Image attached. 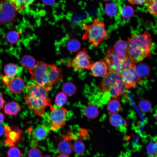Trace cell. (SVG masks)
<instances>
[{"instance_id":"cell-35","label":"cell","mask_w":157,"mask_h":157,"mask_svg":"<svg viewBox=\"0 0 157 157\" xmlns=\"http://www.w3.org/2000/svg\"><path fill=\"white\" fill-rule=\"evenodd\" d=\"M7 154L8 157H21L22 155L19 149L16 147H12L8 150Z\"/></svg>"},{"instance_id":"cell-11","label":"cell","mask_w":157,"mask_h":157,"mask_svg":"<svg viewBox=\"0 0 157 157\" xmlns=\"http://www.w3.org/2000/svg\"><path fill=\"white\" fill-rule=\"evenodd\" d=\"M90 70L92 75L95 77H104L108 72V67L104 61L94 62Z\"/></svg>"},{"instance_id":"cell-20","label":"cell","mask_w":157,"mask_h":157,"mask_svg":"<svg viewBox=\"0 0 157 157\" xmlns=\"http://www.w3.org/2000/svg\"><path fill=\"white\" fill-rule=\"evenodd\" d=\"M135 68L137 75L141 78L148 77L150 74V68L147 64L140 63L135 65Z\"/></svg>"},{"instance_id":"cell-19","label":"cell","mask_w":157,"mask_h":157,"mask_svg":"<svg viewBox=\"0 0 157 157\" xmlns=\"http://www.w3.org/2000/svg\"><path fill=\"white\" fill-rule=\"evenodd\" d=\"M21 108L17 102L13 101L7 104L4 108L5 113L10 115H14L20 111Z\"/></svg>"},{"instance_id":"cell-4","label":"cell","mask_w":157,"mask_h":157,"mask_svg":"<svg viewBox=\"0 0 157 157\" xmlns=\"http://www.w3.org/2000/svg\"><path fill=\"white\" fill-rule=\"evenodd\" d=\"M83 26L85 32L83 35L82 39L87 40L95 47L99 45L106 36L104 23L97 19H94L90 24H83Z\"/></svg>"},{"instance_id":"cell-5","label":"cell","mask_w":157,"mask_h":157,"mask_svg":"<svg viewBox=\"0 0 157 157\" xmlns=\"http://www.w3.org/2000/svg\"><path fill=\"white\" fill-rule=\"evenodd\" d=\"M50 111L44 115L45 122L44 124L47 126L50 130L55 131L64 126L67 116V110L63 107L55 106H50Z\"/></svg>"},{"instance_id":"cell-45","label":"cell","mask_w":157,"mask_h":157,"mask_svg":"<svg viewBox=\"0 0 157 157\" xmlns=\"http://www.w3.org/2000/svg\"><path fill=\"white\" fill-rule=\"evenodd\" d=\"M103 1L105 2H108L111 1L112 0H102Z\"/></svg>"},{"instance_id":"cell-22","label":"cell","mask_w":157,"mask_h":157,"mask_svg":"<svg viewBox=\"0 0 157 157\" xmlns=\"http://www.w3.org/2000/svg\"><path fill=\"white\" fill-rule=\"evenodd\" d=\"M107 108L112 114L117 113L120 110L121 105L117 98H111L108 104Z\"/></svg>"},{"instance_id":"cell-10","label":"cell","mask_w":157,"mask_h":157,"mask_svg":"<svg viewBox=\"0 0 157 157\" xmlns=\"http://www.w3.org/2000/svg\"><path fill=\"white\" fill-rule=\"evenodd\" d=\"M123 81L121 74L108 71V73L104 77L99 85V88L102 93L110 87Z\"/></svg>"},{"instance_id":"cell-17","label":"cell","mask_w":157,"mask_h":157,"mask_svg":"<svg viewBox=\"0 0 157 157\" xmlns=\"http://www.w3.org/2000/svg\"><path fill=\"white\" fill-rule=\"evenodd\" d=\"M109 121L111 124L116 127H126L127 125L126 120L117 113L112 114L110 116Z\"/></svg>"},{"instance_id":"cell-46","label":"cell","mask_w":157,"mask_h":157,"mask_svg":"<svg viewBox=\"0 0 157 157\" xmlns=\"http://www.w3.org/2000/svg\"><path fill=\"white\" fill-rule=\"evenodd\" d=\"M148 157H153V156H150Z\"/></svg>"},{"instance_id":"cell-13","label":"cell","mask_w":157,"mask_h":157,"mask_svg":"<svg viewBox=\"0 0 157 157\" xmlns=\"http://www.w3.org/2000/svg\"><path fill=\"white\" fill-rule=\"evenodd\" d=\"M50 130L44 124L38 125L33 129L32 133V138L36 141H40L45 139L48 136Z\"/></svg>"},{"instance_id":"cell-32","label":"cell","mask_w":157,"mask_h":157,"mask_svg":"<svg viewBox=\"0 0 157 157\" xmlns=\"http://www.w3.org/2000/svg\"><path fill=\"white\" fill-rule=\"evenodd\" d=\"M85 149V145L83 142L80 140L75 141L72 145V149L74 152L78 154H81L83 153Z\"/></svg>"},{"instance_id":"cell-6","label":"cell","mask_w":157,"mask_h":157,"mask_svg":"<svg viewBox=\"0 0 157 157\" xmlns=\"http://www.w3.org/2000/svg\"><path fill=\"white\" fill-rule=\"evenodd\" d=\"M31 75V78L39 85L48 91L52 85L50 64L42 61H38L35 66L28 71Z\"/></svg>"},{"instance_id":"cell-42","label":"cell","mask_w":157,"mask_h":157,"mask_svg":"<svg viewBox=\"0 0 157 157\" xmlns=\"http://www.w3.org/2000/svg\"><path fill=\"white\" fill-rule=\"evenodd\" d=\"M4 117L3 114L0 112V124L4 120Z\"/></svg>"},{"instance_id":"cell-40","label":"cell","mask_w":157,"mask_h":157,"mask_svg":"<svg viewBox=\"0 0 157 157\" xmlns=\"http://www.w3.org/2000/svg\"><path fill=\"white\" fill-rule=\"evenodd\" d=\"M1 79L4 85H8L9 82V78L7 76H2Z\"/></svg>"},{"instance_id":"cell-12","label":"cell","mask_w":157,"mask_h":157,"mask_svg":"<svg viewBox=\"0 0 157 157\" xmlns=\"http://www.w3.org/2000/svg\"><path fill=\"white\" fill-rule=\"evenodd\" d=\"M4 133L7 137L6 142L8 145L12 146L19 138L20 130L16 127L14 130H12L10 127L7 126H4Z\"/></svg>"},{"instance_id":"cell-30","label":"cell","mask_w":157,"mask_h":157,"mask_svg":"<svg viewBox=\"0 0 157 157\" xmlns=\"http://www.w3.org/2000/svg\"><path fill=\"white\" fill-rule=\"evenodd\" d=\"M62 90L63 92L66 95L71 96L75 93L76 87L72 83H67L63 86Z\"/></svg>"},{"instance_id":"cell-38","label":"cell","mask_w":157,"mask_h":157,"mask_svg":"<svg viewBox=\"0 0 157 157\" xmlns=\"http://www.w3.org/2000/svg\"><path fill=\"white\" fill-rule=\"evenodd\" d=\"M43 4L47 6H50L53 4L56 0H42Z\"/></svg>"},{"instance_id":"cell-16","label":"cell","mask_w":157,"mask_h":157,"mask_svg":"<svg viewBox=\"0 0 157 157\" xmlns=\"http://www.w3.org/2000/svg\"><path fill=\"white\" fill-rule=\"evenodd\" d=\"M59 151L62 154L69 155L72 151V145L67 140L64 139L60 141L57 145Z\"/></svg>"},{"instance_id":"cell-36","label":"cell","mask_w":157,"mask_h":157,"mask_svg":"<svg viewBox=\"0 0 157 157\" xmlns=\"http://www.w3.org/2000/svg\"><path fill=\"white\" fill-rule=\"evenodd\" d=\"M28 157H42V154L39 149L34 148L29 151Z\"/></svg>"},{"instance_id":"cell-41","label":"cell","mask_w":157,"mask_h":157,"mask_svg":"<svg viewBox=\"0 0 157 157\" xmlns=\"http://www.w3.org/2000/svg\"><path fill=\"white\" fill-rule=\"evenodd\" d=\"M4 133V127L0 125V136L2 135Z\"/></svg>"},{"instance_id":"cell-37","label":"cell","mask_w":157,"mask_h":157,"mask_svg":"<svg viewBox=\"0 0 157 157\" xmlns=\"http://www.w3.org/2000/svg\"><path fill=\"white\" fill-rule=\"evenodd\" d=\"M147 0H128L132 4L141 5L145 2Z\"/></svg>"},{"instance_id":"cell-25","label":"cell","mask_w":157,"mask_h":157,"mask_svg":"<svg viewBox=\"0 0 157 157\" xmlns=\"http://www.w3.org/2000/svg\"><path fill=\"white\" fill-rule=\"evenodd\" d=\"M133 8L129 6H125L120 10V14L122 17L124 19H128L132 17L134 15Z\"/></svg>"},{"instance_id":"cell-26","label":"cell","mask_w":157,"mask_h":157,"mask_svg":"<svg viewBox=\"0 0 157 157\" xmlns=\"http://www.w3.org/2000/svg\"><path fill=\"white\" fill-rule=\"evenodd\" d=\"M85 114L88 117L94 118L98 116L99 114V110L95 106L89 105L85 109Z\"/></svg>"},{"instance_id":"cell-39","label":"cell","mask_w":157,"mask_h":157,"mask_svg":"<svg viewBox=\"0 0 157 157\" xmlns=\"http://www.w3.org/2000/svg\"><path fill=\"white\" fill-rule=\"evenodd\" d=\"M6 101L3 99L2 94L0 92V110L3 108Z\"/></svg>"},{"instance_id":"cell-14","label":"cell","mask_w":157,"mask_h":157,"mask_svg":"<svg viewBox=\"0 0 157 157\" xmlns=\"http://www.w3.org/2000/svg\"><path fill=\"white\" fill-rule=\"evenodd\" d=\"M8 85L10 91L15 94L22 92L24 90L25 87V83L24 80L18 77L12 79L9 81Z\"/></svg>"},{"instance_id":"cell-24","label":"cell","mask_w":157,"mask_h":157,"mask_svg":"<svg viewBox=\"0 0 157 157\" xmlns=\"http://www.w3.org/2000/svg\"><path fill=\"white\" fill-rule=\"evenodd\" d=\"M81 44L79 41L74 38L69 40L66 44L67 49L72 52H75L78 51L81 48Z\"/></svg>"},{"instance_id":"cell-3","label":"cell","mask_w":157,"mask_h":157,"mask_svg":"<svg viewBox=\"0 0 157 157\" xmlns=\"http://www.w3.org/2000/svg\"><path fill=\"white\" fill-rule=\"evenodd\" d=\"M104 61L109 71L121 74L126 69L135 65L128 56L119 54L114 50L113 48H109L107 50Z\"/></svg>"},{"instance_id":"cell-7","label":"cell","mask_w":157,"mask_h":157,"mask_svg":"<svg viewBox=\"0 0 157 157\" xmlns=\"http://www.w3.org/2000/svg\"><path fill=\"white\" fill-rule=\"evenodd\" d=\"M94 62L90 60V57L86 49L84 48L76 54L66 66L72 67L76 70L87 69L90 70Z\"/></svg>"},{"instance_id":"cell-8","label":"cell","mask_w":157,"mask_h":157,"mask_svg":"<svg viewBox=\"0 0 157 157\" xmlns=\"http://www.w3.org/2000/svg\"><path fill=\"white\" fill-rule=\"evenodd\" d=\"M17 12L8 0H0V22L4 24L13 22Z\"/></svg>"},{"instance_id":"cell-28","label":"cell","mask_w":157,"mask_h":157,"mask_svg":"<svg viewBox=\"0 0 157 157\" xmlns=\"http://www.w3.org/2000/svg\"><path fill=\"white\" fill-rule=\"evenodd\" d=\"M157 0H147L145 6L149 13L151 14L157 15Z\"/></svg>"},{"instance_id":"cell-9","label":"cell","mask_w":157,"mask_h":157,"mask_svg":"<svg viewBox=\"0 0 157 157\" xmlns=\"http://www.w3.org/2000/svg\"><path fill=\"white\" fill-rule=\"evenodd\" d=\"M135 65L125 70L121 74L124 83L128 89L135 88L141 83V78L137 75L135 70Z\"/></svg>"},{"instance_id":"cell-34","label":"cell","mask_w":157,"mask_h":157,"mask_svg":"<svg viewBox=\"0 0 157 157\" xmlns=\"http://www.w3.org/2000/svg\"><path fill=\"white\" fill-rule=\"evenodd\" d=\"M148 154L151 156H154L157 154L156 142L153 141L149 143L147 147Z\"/></svg>"},{"instance_id":"cell-43","label":"cell","mask_w":157,"mask_h":157,"mask_svg":"<svg viewBox=\"0 0 157 157\" xmlns=\"http://www.w3.org/2000/svg\"><path fill=\"white\" fill-rule=\"evenodd\" d=\"M57 157H69L67 155L62 154L57 156Z\"/></svg>"},{"instance_id":"cell-33","label":"cell","mask_w":157,"mask_h":157,"mask_svg":"<svg viewBox=\"0 0 157 157\" xmlns=\"http://www.w3.org/2000/svg\"><path fill=\"white\" fill-rule=\"evenodd\" d=\"M151 106L150 102L147 99L142 100L138 103L139 108L144 113L149 112L151 109Z\"/></svg>"},{"instance_id":"cell-23","label":"cell","mask_w":157,"mask_h":157,"mask_svg":"<svg viewBox=\"0 0 157 157\" xmlns=\"http://www.w3.org/2000/svg\"><path fill=\"white\" fill-rule=\"evenodd\" d=\"M18 68L15 64L10 63L6 65L4 68L6 75L8 78H13L17 74Z\"/></svg>"},{"instance_id":"cell-2","label":"cell","mask_w":157,"mask_h":157,"mask_svg":"<svg viewBox=\"0 0 157 157\" xmlns=\"http://www.w3.org/2000/svg\"><path fill=\"white\" fill-rule=\"evenodd\" d=\"M128 56L135 63H139L151 56L153 40L147 31L135 34L128 38Z\"/></svg>"},{"instance_id":"cell-15","label":"cell","mask_w":157,"mask_h":157,"mask_svg":"<svg viewBox=\"0 0 157 157\" xmlns=\"http://www.w3.org/2000/svg\"><path fill=\"white\" fill-rule=\"evenodd\" d=\"M17 12L23 10L37 0H8Z\"/></svg>"},{"instance_id":"cell-18","label":"cell","mask_w":157,"mask_h":157,"mask_svg":"<svg viewBox=\"0 0 157 157\" xmlns=\"http://www.w3.org/2000/svg\"><path fill=\"white\" fill-rule=\"evenodd\" d=\"M20 63L22 67L28 71L33 68L36 64L35 59L28 55L23 56L21 59Z\"/></svg>"},{"instance_id":"cell-21","label":"cell","mask_w":157,"mask_h":157,"mask_svg":"<svg viewBox=\"0 0 157 157\" xmlns=\"http://www.w3.org/2000/svg\"><path fill=\"white\" fill-rule=\"evenodd\" d=\"M114 50L118 53L123 56H128V45L127 41L119 40L116 42Z\"/></svg>"},{"instance_id":"cell-44","label":"cell","mask_w":157,"mask_h":157,"mask_svg":"<svg viewBox=\"0 0 157 157\" xmlns=\"http://www.w3.org/2000/svg\"><path fill=\"white\" fill-rule=\"evenodd\" d=\"M43 157H51L49 155H45Z\"/></svg>"},{"instance_id":"cell-1","label":"cell","mask_w":157,"mask_h":157,"mask_svg":"<svg viewBox=\"0 0 157 157\" xmlns=\"http://www.w3.org/2000/svg\"><path fill=\"white\" fill-rule=\"evenodd\" d=\"M48 91L35 82L28 83L26 87L25 101L29 108L39 116H43L45 108L51 105Z\"/></svg>"},{"instance_id":"cell-47","label":"cell","mask_w":157,"mask_h":157,"mask_svg":"<svg viewBox=\"0 0 157 157\" xmlns=\"http://www.w3.org/2000/svg\"></svg>"},{"instance_id":"cell-27","label":"cell","mask_w":157,"mask_h":157,"mask_svg":"<svg viewBox=\"0 0 157 157\" xmlns=\"http://www.w3.org/2000/svg\"><path fill=\"white\" fill-rule=\"evenodd\" d=\"M105 9L106 14L111 17L115 16L118 12L117 6L115 4L113 3L106 4Z\"/></svg>"},{"instance_id":"cell-29","label":"cell","mask_w":157,"mask_h":157,"mask_svg":"<svg viewBox=\"0 0 157 157\" xmlns=\"http://www.w3.org/2000/svg\"><path fill=\"white\" fill-rule=\"evenodd\" d=\"M19 35L18 32L14 30L9 31L6 35L7 41L11 45L14 44L18 41Z\"/></svg>"},{"instance_id":"cell-31","label":"cell","mask_w":157,"mask_h":157,"mask_svg":"<svg viewBox=\"0 0 157 157\" xmlns=\"http://www.w3.org/2000/svg\"><path fill=\"white\" fill-rule=\"evenodd\" d=\"M67 99V96L63 92L58 93L56 95L55 100V106L61 107L65 103Z\"/></svg>"}]
</instances>
